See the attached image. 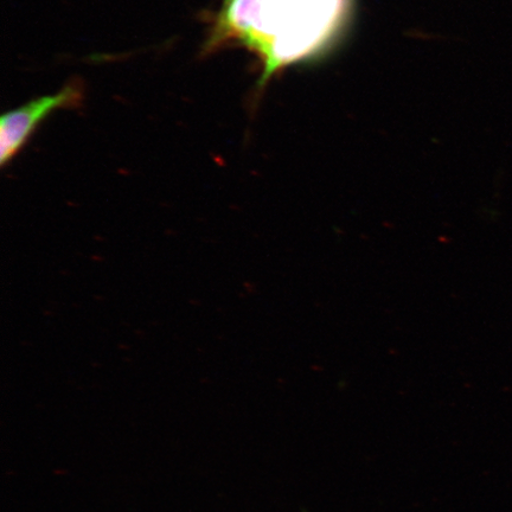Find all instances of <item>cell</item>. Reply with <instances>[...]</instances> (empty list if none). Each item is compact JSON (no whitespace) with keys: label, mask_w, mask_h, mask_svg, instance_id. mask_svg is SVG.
<instances>
[{"label":"cell","mask_w":512,"mask_h":512,"mask_svg":"<svg viewBox=\"0 0 512 512\" xmlns=\"http://www.w3.org/2000/svg\"><path fill=\"white\" fill-rule=\"evenodd\" d=\"M352 11L354 0H224L207 49L235 43L252 50L264 66L262 86L281 69L332 48Z\"/></svg>","instance_id":"1"},{"label":"cell","mask_w":512,"mask_h":512,"mask_svg":"<svg viewBox=\"0 0 512 512\" xmlns=\"http://www.w3.org/2000/svg\"><path fill=\"white\" fill-rule=\"evenodd\" d=\"M85 87L79 80L69 82L60 92L41 96L3 115L0 120V162L2 165L23 149L28 140L51 113L82 104Z\"/></svg>","instance_id":"2"}]
</instances>
